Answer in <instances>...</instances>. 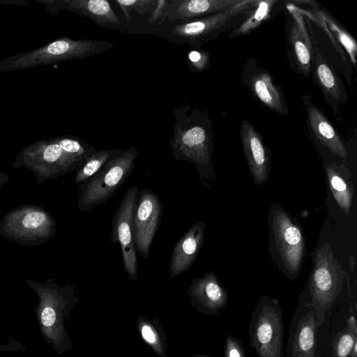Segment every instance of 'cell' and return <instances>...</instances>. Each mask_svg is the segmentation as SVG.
I'll use <instances>...</instances> for the list:
<instances>
[{
  "instance_id": "6da1fadb",
  "label": "cell",
  "mask_w": 357,
  "mask_h": 357,
  "mask_svg": "<svg viewBox=\"0 0 357 357\" xmlns=\"http://www.w3.org/2000/svg\"><path fill=\"white\" fill-rule=\"evenodd\" d=\"M24 283L37 296L34 309L44 340L60 356L70 351L73 344L66 321L79 301L77 291L69 284L61 285L52 279L45 282L26 279Z\"/></svg>"
},
{
  "instance_id": "7a4b0ae2",
  "label": "cell",
  "mask_w": 357,
  "mask_h": 357,
  "mask_svg": "<svg viewBox=\"0 0 357 357\" xmlns=\"http://www.w3.org/2000/svg\"><path fill=\"white\" fill-rule=\"evenodd\" d=\"M181 106L174 111L176 123L169 140L174 160L193 163L201 181L215 180L212 162L213 151L212 122L207 113Z\"/></svg>"
},
{
  "instance_id": "3957f363",
  "label": "cell",
  "mask_w": 357,
  "mask_h": 357,
  "mask_svg": "<svg viewBox=\"0 0 357 357\" xmlns=\"http://www.w3.org/2000/svg\"><path fill=\"white\" fill-rule=\"evenodd\" d=\"M268 252L280 271L289 280L301 273L305 243L298 220L281 206L271 204L268 215Z\"/></svg>"
},
{
  "instance_id": "277c9868",
  "label": "cell",
  "mask_w": 357,
  "mask_h": 357,
  "mask_svg": "<svg viewBox=\"0 0 357 357\" xmlns=\"http://www.w3.org/2000/svg\"><path fill=\"white\" fill-rule=\"evenodd\" d=\"M312 259L313 266L307 288L319 327L325 320L326 311L332 307L341 291L344 272L327 242L321 243L315 248L312 252Z\"/></svg>"
},
{
  "instance_id": "5b68a950",
  "label": "cell",
  "mask_w": 357,
  "mask_h": 357,
  "mask_svg": "<svg viewBox=\"0 0 357 357\" xmlns=\"http://www.w3.org/2000/svg\"><path fill=\"white\" fill-rule=\"evenodd\" d=\"M57 222L45 208L33 204L20 205L7 212L0 221V235L21 245L45 244L56 231Z\"/></svg>"
},
{
  "instance_id": "8992f818",
  "label": "cell",
  "mask_w": 357,
  "mask_h": 357,
  "mask_svg": "<svg viewBox=\"0 0 357 357\" xmlns=\"http://www.w3.org/2000/svg\"><path fill=\"white\" fill-rule=\"evenodd\" d=\"M138 151L132 147L108 161L96 174L80 184L77 208L88 211L104 204L121 187L135 166Z\"/></svg>"
},
{
  "instance_id": "52a82bcc",
  "label": "cell",
  "mask_w": 357,
  "mask_h": 357,
  "mask_svg": "<svg viewBox=\"0 0 357 357\" xmlns=\"http://www.w3.org/2000/svg\"><path fill=\"white\" fill-rule=\"evenodd\" d=\"M283 319L278 300L261 296L249 324L250 344L258 357H283Z\"/></svg>"
},
{
  "instance_id": "ba28073f",
  "label": "cell",
  "mask_w": 357,
  "mask_h": 357,
  "mask_svg": "<svg viewBox=\"0 0 357 357\" xmlns=\"http://www.w3.org/2000/svg\"><path fill=\"white\" fill-rule=\"evenodd\" d=\"M86 159L64 149L58 140L42 146L24 149L13 167H24L34 175L38 184L53 180L76 170Z\"/></svg>"
},
{
  "instance_id": "9c48e42d",
  "label": "cell",
  "mask_w": 357,
  "mask_h": 357,
  "mask_svg": "<svg viewBox=\"0 0 357 357\" xmlns=\"http://www.w3.org/2000/svg\"><path fill=\"white\" fill-rule=\"evenodd\" d=\"M255 0H243L240 3L215 14L181 22L174 27V35L200 47L228 29H234L245 20Z\"/></svg>"
},
{
  "instance_id": "30bf717a",
  "label": "cell",
  "mask_w": 357,
  "mask_h": 357,
  "mask_svg": "<svg viewBox=\"0 0 357 357\" xmlns=\"http://www.w3.org/2000/svg\"><path fill=\"white\" fill-rule=\"evenodd\" d=\"M139 188H130L123 195L112 221L111 243L120 245L123 269L131 281L137 280L138 264L132 234V218L137 206Z\"/></svg>"
},
{
  "instance_id": "8fae6325",
  "label": "cell",
  "mask_w": 357,
  "mask_h": 357,
  "mask_svg": "<svg viewBox=\"0 0 357 357\" xmlns=\"http://www.w3.org/2000/svg\"><path fill=\"white\" fill-rule=\"evenodd\" d=\"M163 206L155 192L142 188L132 218V234L136 250L146 259L163 214Z\"/></svg>"
},
{
  "instance_id": "7c38bea8",
  "label": "cell",
  "mask_w": 357,
  "mask_h": 357,
  "mask_svg": "<svg viewBox=\"0 0 357 357\" xmlns=\"http://www.w3.org/2000/svg\"><path fill=\"white\" fill-rule=\"evenodd\" d=\"M252 94L266 107L283 116L289 114L284 95L272 76L256 60L251 58L245 63L242 81Z\"/></svg>"
},
{
  "instance_id": "4fadbf2b",
  "label": "cell",
  "mask_w": 357,
  "mask_h": 357,
  "mask_svg": "<svg viewBox=\"0 0 357 357\" xmlns=\"http://www.w3.org/2000/svg\"><path fill=\"white\" fill-rule=\"evenodd\" d=\"M287 9L290 13L287 26L290 60L298 73L308 77L312 73L314 43L299 9L292 5L287 6Z\"/></svg>"
},
{
  "instance_id": "5bb4252c",
  "label": "cell",
  "mask_w": 357,
  "mask_h": 357,
  "mask_svg": "<svg viewBox=\"0 0 357 357\" xmlns=\"http://www.w3.org/2000/svg\"><path fill=\"white\" fill-rule=\"evenodd\" d=\"M187 293L197 311L208 315L216 314L225 308L229 298L226 289L221 285L213 271L192 280Z\"/></svg>"
},
{
  "instance_id": "9a60e30c",
  "label": "cell",
  "mask_w": 357,
  "mask_h": 357,
  "mask_svg": "<svg viewBox=\"0 0 357 357\" xmlns=\"http://www.w3.org/2000/svg\"><path fill=\"white\" fill-rule=\"evenodd\" d=\"M240 137L251 175L255 183L261 185L271 172V151L260 133L247 120L241 124Z\"/></svg>"
},
{
  "instance_id": "2e32d148",
  "label": "cell",
  "mask_w": 357,
  "mask_h": 357,
  "mask_svg": "<svg viewBox=\"0 0 357 357\" xmlns=\"http://www.w3.org/2000/svg\"><path fill=\"white\" fill-rule=\"evenodd\" d=\"M312 72L325 100L334 112H337L341 105L347 104V93L333 65L326 59L314 44Z\"/></svg>"
},
{
  "instance_id": "e0dca14e",
  "label": "cell",
  "mask_w": 357,
  "mask_h": 357,
  "mask_svg": "<svg viewBox=\"0 0 357 357\" xmlns=\"http://www.w3.org/2000/svg\"><path fill=\"white\" fill-rule=\"evenodd\" d=\"M206 223L202 221L193 224L178 240L171 253L169 271L174 279L188 271L202 247Z\"/></svg>"
},
{
  "instance_id": "ac0fdd59",
  "label": "cell",
  "mask_w": 357,
  "mask_h": 357,
  "mask_svg": "<svg viewBox=\"0 0 357 357\" xmlns=\"http://www.w3.org/2000/svg\"><path fill=\"white\" fill-rule=\"evenodd\" d=\"M306 111V123L310 134L322 146L337 156L345 159L347 150L340 135L324 113L311 101L310 95L302 96Z\"/></svg>"
},
{
  "instance_id": "d6986e66",
  "label": "cell",
  "mask_w": 357,
  "mask_h": 357,
  "mask_svg": "<svg viewBox=\"0 0 357 357\" xmlns=\"http://www.w3.org/2000/svg\"><path fill=\"white\" fill-rule=\"evenodd\" d=\"M292 321L289 357H315L316 331L319 328L315 311L308 300Z\"/></svg>"
},
{
  "instance_id": "ffe728a7",
  "label": "cell",
  "mask_w": 357,
  "mask_h": 357,
  "mask_svg": "<svg viewBox=\"0 0 357 357\" xmlns=\"http://www.w3.org/2000/svg\"><path fill=\"white\" fill-rule=\"evenodd\" d=\"M243 0H174L167 1L160 17L164 20L185 22L211 15L234 6Z\"/></svg>"
},
{
  "instance_id": "44dd1931",
  "label": "cell",
  "mask_w": 357,
  "mask_h": 357,
  "mask_svg": "<svg viewBox=\"0 0 357 357\" xmlns=\"http://www.w3.org/2000/svg\"><path fill=\"white\" fill-rule=\"evenodd\" d=\"M326 174L336 203L349 215L354 197V185L349 169L342 164L332 163L326 167Z\"/></svg>"
},
{
  "instance_id": "7402d4cb",
  "label": "cell",
  "mask_w": 357,
  "mask_h": 357,
  "mask_svg": "<svg viewBox=\"0 0 357 357\" xmlns=\"http://www.w3.org/2000/svg\"><path fill=\"white\" fill-rule=\"evenodd\" d=\"M71 6L101 26H119L120 22L107 0H79L71 2Z\"/></svg>"
},
{
  "instance_id": "603a6c76",
  "label": "cell",
  "mask_w": 357,
  "mask_h": 357,
  "mask_svg": "<svg viewBox=\"0 0 357 357\" xmlns=\"http://www.w3.org/2000/svg\"><path fill=\"white\" fill-rule=\"evenodd\" d=\"M136 324L142 339L148 346L158 356L165 357L168 349L167 335L158 319H148L139 315Z\"/></svg>"
},
{
  "instance_id": "cb8c5ba5",
  "label": "cell",
  "mask_w": 357,
  "mask_h": 357,
  "mask_svg": "<svg viewBox=\"0 0 357 357\" xmlns=\"http://www.w3.org/2000/svg\"><path fill=\"white\" fill-rule=\"evenodd\" d=\"M276 3L278 1L275 0H255L245 20L238 27L231 30L228 37L232 38L250 33L271 16L272 10Z\"/></svg>"
},
{
  "instance_id": "d4e9b609",
  "label": "cell",
  "mask_w": 357,
  "mask_h": 357,
  "mask_svg": "<svg viewBox=\"0 0 357 357\" xmlns=\"http://www.w3.org/2000/svg\"><path fill=\"white\" fill-rule=\"evenodd\" d=\"M123 152L120 149L96 151L87 158L76 169L75 183H82L96 174L108 161Z\"/></svg>"
},
{
  "instance_id": "484cf974",
  "label": "cell",
  "mask_w": 357,
  "mask_h": 357,
  "mask_svg": "<svg viewBox=\"0 0 357 357\" xmlns=\"http://www.w3.org/2000/svg\"><path fill=\"white\" fill-rule=\"evenodd\" d=\"M317 11L335 40L345 49L351 61L355 65L357 54L356 41L326 10Z\"/></svg>"
},
{
  "instance_id": "4316f807",
  "label": "cell",
  "mask_w": 357,
  "mask_h": 357,
  "mask_svg": "<svg viewBox=\"0 0 357 357\" xmlns=\"http://www.w3.org/2000/svg\"><path fill=\"white\" fill-rule=\"evenodd\" d=\"M357 345V324L354 314L347 321V328L339 333L333 342V357H351L352 350Z\"/></svg>"
},
{
  "instance_id": "83f0119b",
  "label": "cell",
  "mask_w": 357,
  "mask_h": 357,
  "mask_svg": "<svg viewBox=\"0 0 357 357\" xmlns=\"http://www.w3.org/2000/svg\"><path fill=\"white\" fill-rule=\"evenodd\" d=\"M116 2L126 15L128 22L130 20V12L135 10L141 15L153 11L157 1L153 0H116Z\"/></svg>"
},
{
  "instance_id": "f1b7e54d",
  "label": "cell",
  "mask_w": 357,
  "mask_h": 357,
  "mask_svg": "<svg viewBox=\"0 0 357 357\" xmlns=\"http://www.w3.org/2000/svg\"><path fill=\"white\" fill-rule=\"evenodd\" d=\"M188 65L192 73H201L210 66V55L201 47H192L188 53Z\"/></svg>"
},
{
  "instance_id": "f546056e",
  "label": "cell",
  "mask_w": 357,
  "mask_h": 357,
  "mask_svg": "<svg viewBox=\"0 0 357 357\" xmlns=\"http://www.w3.org/2000/svg\"><path fill=\"white\" fill-rule=\"evenodd\" d=\"M224 357H246L242 342L230 334H228L225 338Z\"/></svg>"
},
{
  "instance_id": "4dcf8cb0",
  "label": "cell",
  "mask_w": 357,
  "mask_h": 357,
  "mask_svg": "<svg viewBox=\"0 0 357 357\" xmlns=\"http://www.w3.org/2000/svg\"><path fill=\"white\" fill-rule=\"evenodd\" d=\"M26 347L15 339H10L3 344H0V353L24 351Z\"/></svg>"
},
{
  "instance_id": "1f68e13d",
  "label": "cell",
  "mask_w": 357,
  "mask_h": 357,
  "mask_svg": "<svg viewBox=\"0 0 357 357\" xmlns=\"http://www.w3.org/2000/svg\"><path fill=\"white\" fill-rule=\"evenodd\" d=\"M9 181V176L7 173L0 170V190Z\"/></svg>"
},
{
  "instance_id": "d6a6232c",
  "label": "cell",
  "mask_w": 357,
  "mask_h": 357,
  "mask_svg": "<svg viewBox=\"0 0 357 357\" xmlns=\"http://www.w3.org/2000/svg\"><path fill=\"white\" fill-rule=\"evenodd\" d=\"M190 357H211V356H208V355H205V354H199V355H195V356H190Z\"/></svg>"
},
{
  "instance_id": "836d02e7",
  "label": "cell",
  "mask_w": 357,
  "mask_h": 357,
  "mask_svg": "<svg viewBox=\"0 0 357 357\" xmlns=\"http://www.w3.org/2000/svg\"><path fill=\"white\" fill-rule=\"evenodd\" d=\"M1 289V282H0V289Z\"/></svg>"
}]
</instances>
